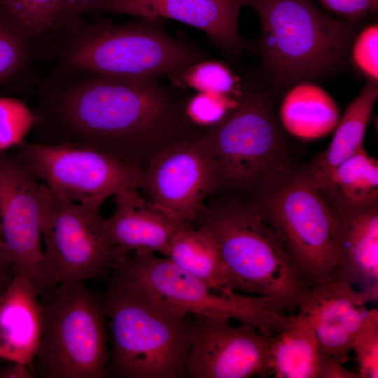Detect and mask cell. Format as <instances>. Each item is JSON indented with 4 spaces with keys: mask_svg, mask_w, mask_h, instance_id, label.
<instances>
[{
    "mask_svg": "<svg viewBox=\"0 0 378 378\" xmlns=\"http://www.w3.org/2000/svg\"><path fill=\"white\" fill-rule=\"evenodd\" d=\"M35 114L43 130L36 143L90 146L142 172L180 140L183 123L177 104L154 78L96 76L52 96Z\"/></svg>",
    "mask_w": 378,
    "mask_h": 378,
    "instance_id": "cell-1",
    "label": "cell"
},
{
    "mask_svg": "<svg viewBox=\"0 0 378 378\" xmlns=\"http://www.w3.org/2000/svg\"><path fill=\"white\" fill-rule=\"evenodd\" d=\"M252 7L261 28L260 52L266 78L274 87L323 79L340 70L354 30L312 0H238Z\"/></svg>",
    "mask_w": 378,
    "mask_h": 378,
    "instance_id": "cell-2",
    "label": "cell"
},
{
    "mask_svg": "<svg viewBox=\"0 0 378 378\" xmlns=\"http://www.w3.org/2000/svg\"><path fill=\"white\" fill-rule=\"evenodd\" d=\"M103 298L112 342L106 377H188L186 314L111 279Z\"/></svg>",
    "mask_w": 378,
    "mask_h": 378,
    "instance_id": "cell-3",
    "label": "cell"
},
{
    "mask_svg": "<svg viewBox=\"0 0 378 378\" xmlns=\"http://www.w3.org/2000/svg\"><path fill=\"white\" fill-rule=\"evenodd\" d=\"M192 225L214 237L234 292L266 298L286 312L298 309L310 286L255 206L205 204Z\"/></svg>",
    "mask_w": 378,
    "mask_h": 378,
    "instance_id": "cell-4",
    "label": "cell"
},
{
    "mask_svg": "<svg viewBox=\"0 0 378 378\" xmlns=\"http://www.w3.org/2000/svg\"><path fill=\"white\" fill-rule=\"evenodd\" d=\"M69 46L66 62L73 70L120 78L178 76L204 60L197 48L172 37L161 19L89 26Z\"/></svg>",
    "mask_w": 378,
    "mask_h": 378,
    "instance_id": "cell-5",
    "label": "cell"
},
{
    "mask_svg": "<svg viewBox=\"0 0 378 378\" xmlns=\"http://www.w3.org/2000/svg\"><path fill=\"white\" fill-rule=\"evenodd\" d=\"M217 189L244 192L263 186L282 169L285 144L269 91L250 87L218 124L199 136Z\"/></svg>",
    "mask_w": 378,
    "mask_h": 378,
    "instance_id": "cell-6",
    "label": "cell"
},
{
    "mask_svg": "<svg viewBox=\"0 0 378 378\" xmlns=\"http://www.w3.org/2000/svg\"><path fill=\"white\" fill-rule=\"evenodd\" d=\"M34 360L46 378H103L110 353L103 296L85 282L60 284L43 298Z\"/></svg>",
    "mask_w": 378,
    "mask_h": 378,
    "instance_id": "cell-7",
    "label": "cell"
},
{
    "mask_svg": "<svg viewBox=\"0 0 378 378\" xmlns=\"http://www.w3.org/2000/svg\"><path fill=\"white\" fill-rule=\"evenodd\" d=\"M111 271V279L140 288L184 314L227 316L254 326L268 337L281 328L288 316L264 298L216 292L168 258L149 251L126 253Z\"/></svg>",
    "mask_w": 378,
    "mask_h": 378,
    "instance_id": "cell-8",
    "label": "cell"
},
{
    "mask_svg": "<svg viewBox=\"0 0 378 378\" xmlns=\"http://www.w3.org/2000/svg\"><path fill=\"white\" fill-rule=\"evenodd\" d=\"M43 270L48 294L107 274L125 252L106 239L100 206L61 197L42 183Z\"/></svg>",
    "mask_w": 378,
    "mask_h": 378,
    "instance_id": "cell-9",
    "label": "cell"
},
{
    "mask_svg": "<svg viewBox=\"0 0 378 378\" xmlns=\"http://www.w3.org/2000/svg\"><path fill=\"white\" fill-rule=\"evenodd\" d=\"M256 208L310 286L333 277L338 258L337 213L307 176L280 184Z\"/></svg>",
    "mask_w": 378,
    "mask_h": 378,
    "instance_id": "cell-10",
    "label": "cell"
},
{
    "mask_svg": "<svg viewBox=\"0 0 378 378\" xmlns=\"http://www.w3.org/2000/svg\"><path fill=\"white\" fill-rule=\"evenodd\" d=\"M18 151L38 180L74 202L102 206L107 197L141 186L142 172L90 146L24 141Z\"/></svg>",
    "mask_w": 378,
    "mask_h": 378,
    "instance_id": "cell-11",
    "label": "cell"
},
{
    "mask_svg": "<svg viewBox=\"0 0 378 378\" xmlns=\"http://www.w3.org/2000/svg\"><path fill=\"white\" fill-rule=\"evenodd\" d=\"M224 316L187 314L192 378H249L272 375L270 337L254 326H234Z\"/></svg>",
    "mask_w": 378,
    "mask_h": 378,
    "instance_id": "cell-12",
    "label": "cell"
},
{
    "mask_svg": "<svg viewBox=\"0 0 378 378\" xmlns=\"http://www.w3.org/2000/svg\"><path fill=\"white\" fill-rule=\"evenodd\" d=\"M18 153L0 151V234L15 271L28 276L39 296L48 293L41 244L42 183Z\"/></svg>",
    "mask_w": 378,
    "mask_h": 378,
    "instance_id": "cell-13",
    "label": "cell"
},
{
    "mask_svg": "<svg viewBox=\"0 0 378 378\" xmlns=\"http://www.w3.org/2000/svg\"><path fill=\"white\" fill-rule=\"evenodd\" d=\"M139 189L179 225H192L206 197L217 190L213 165L199 136L161 150L142 172Z\"/></svg>",
    "mask_w": 378,
    "mask_h": 378,
    "instance_id": "cell-14",
    "label": "cell"
},
{
    "mask_svg": "<svg viewBox=\"0 0 378 378\" xmlns=\"http://www.w3.org/2000/svg\"><path fill=\"white\" fill-rule=\"evenodd\" d=\"M377 299L378 286L358 290L332 277L310 286L298 311L309 318L323 350L344 365L368 311L366 304Z\"/></svg>",
    "mask_w": 378,
    "mask_h": 378,
    "instance_id": "cell-15",
    "label": "cell"
},
{
    "mask_svg": "<svg viewBox=\"0 0 378 378\" xmlns=\"http://www.w3.org/2000/svg\"><path fill=\"white\" fill-rule=\"evenodd\" d=\"M238 0H99L92 8L147 18H169L196 27L224 51L236 55L244 47L237 31Z\"/></svg>",
    "mask_w": 378,
    "mask_h": 378,
    "instance_id": "cell-16",
    "label": "cell"
},
{
    "mask_svg": "<svg viewBox=\"0 0 378 378\" xmlns=\"http://www.w3.org/2000/svg\"><path fill=\"white\" fill-rule=\"evenodd\" d=\"M271 373L276 378H358L321 348L309 318L288 314L270 337Z\"/></svg>",
    "mask_w": 378,
    "mask_h": 378,
    "instance_id": "cell-17",
    "label": "cell"
},
{
    "mask_svg": "<svg viewBox=\"0 0 378 378\" xmlns=\"http://www.w3.org/2000/svg\"><path fill=\"white\" fill-rule=\"evenodd\" d=\"M113 214L103 220L108 241L125 251H146L167 257L174 234L181 227L139 192L127 189L115 195Z\"/></svg>",
    "mask_w": 378,
    "mask_h": 378,
    "instance_id": "cell-18",
    "label": "cell"
},
{
    "mask_svg": "<svg viewBox=\"0 0 378 378\" xmlns=\"http://www.w3.org/2000/svg\"><path fill=\"white\" fill-rule=\"evenodd\" d=\"M34 283L15 271L0 296V358L33 365L43 328V308Z\"/></svg>",
    "mask_w": 378,
    "mask_h": 378,
    "instance_id": "cell-19",
    "label": "cell"
},
{
    "mask_svg": "<svg viewBox=\"0 0 378 378\" xmlns=\"http://www.w3.org/2000/svg\"><path fill=\"white\" fill-rule=\"evenodd\" d=\"M335 209L338 258L333 277L344 279L360 290L378 286L377 202Z\"/></svg>",
    "mask_w": 378,
    "mask_h": 378,
    "instance_id": "cell-20",
    "label": "cell"
},
{
    "mask_svg": "<svg viewBox=\"0 0 378 378\" xmlns=\"http://www.w3.org/2000/svg\"><path fill=\"white\" fill-rule=\"evenodd\" d=\"M378 97L377 81L369 79L338 122L334 136L307 176L322 194L334 169L363 148L366 128Z\"/></svg>",
    "mask_w": 378,
    "mask_h": 378,
    "instance_id": "cell-21",
    "label": "cell"
},
{
    "mask_svg": "<svg viewBox=\"0 0 378 378\" xmlns=\"http://www.w3.org/2000/svg\"><path fill=\"white\" fill-rule=\"evenodd\" d=\"M167 258L216 292L237 293L230 286L218 245L206 228L193 225L180 227L172 239Z\"/></svg>",
    "mask_w": 378,
    "mask_h": 378,
    "instance_id": "cell-22",
    "label": "cell"
},
{
    "mask_svg": "<svg viewBox=\"0 0 378 378\" xmlns=\"http://www.w3.org/2000/svg\"><path fill=\"white\" fill-rule=\"evenodd\" d=\"M291 87L280 107L284 129L302 139H318L332 131L340 117L333 99L311 81H302Z\"/></svg>",
    "mask_w": 378,
    "mask_h": 378,
    "instance_id": "cell-23",
    "label": "cell"
},
{
    "mask_svg": "<svg viewBox=\"0 0 378 378\" xmlns=\"http://www.w3.org/2000/svg\"><path fill=\"white\" fill-rule=\"evenodd\" d=\"M324 193L336 199L340 207L361 206L377 202L378 162L360 148L332 172Z\"/></svg>",
    "mask_w": 378,
    "mask_h": 378,
    "instance_id": "cell-24",
    "label": "cell"
},
{
    "mask_svg": "<svg viewBox=\"0 0 378 378\" xmlns=\"http://www.w3.org/2000/svg\"><path fill=\"white\" fill-rule=\"evenodd\" d=\"M11 17L31 36L58 24L63 0H2Z\"/></svg>",
    "mask_w": 378,
    "mask_h": 378,
    "instance_id": "cell-25",
    "label": "cell"
},
{
    "mask_svg": "<svg viewBox=\"0 0 378 378\" xmlns=\"http://www.w3.org/2000/svg\"><path fill=\"white\" fill-rule=\"evenodd\" d=\"M36 121L35 113L22 101L0 97V151L22 144Z\"/></svg>",
    "mask_w": 378,
    "mask_h": 378,
    "instance_id": "cell-26",
    "label": "cell"
},
{
    "mask_svg": "<svg viewBox=\"0 0 378 378\" xmlns=\"http://www.w3.org/2000/svg\"><path fill=\"white\" fill-rule=\"evenodd\" d=\"M178 76H182L183 81L198 92L229 96L235 87V78L231 71L215 61H200Z\"/></svg>",
    "mask_w": 378,
    "mask_h": 378,
    "instance_id": "cell-27",
    "label": "cell"
},
{
    "mask_svg": "<svg viewBox=\"0 0 378 378\" xmlns=\"http://www.w3.org/2000/svg\"><path fill=\"white\" fill-rule=\"evenodd\" d=\"M360 378L378 377V309L368 310L354 339Z\"/></svg>",
    "mask_w": 378,
    "mask_h": 378,
    "instance_id": "cell-28",
    "label": "cell"
},
{
    "mask_svg": "<svg viewBox=\"0 0 378 378\" xmlns=\"http://www.w3.org/2000/svg\"><path fill=\"white\" fill-rule=\"evenodd\" d=\"M236 104L232 105L229 96L198 92L189 100L186 113L195 123L213 127L220 122Z\"/></svg>",
    "mask_w": 378,
    "mask_h": 378,
    "instance_id": "cell-29",
    "label": "cell"
},
{
    "mask_svg": "<svg viewBox=\"0 0 378 378\" xmlns=\"http://www.w3.org/2000/svg\"><path fill=\"white\" fill-rule=\"evenodd\" d=\"M378 26L372 24L365 27L354 40L351 59L356 67L369 79L378 78Z\"/></svg>",
    "mask_w": 378,
    "mask_h": 378,
    "instance_id": "cell-30",
    "label": "cell"
},
{
    "mask_svg": "<svg viewBox=\"0 0 378 378\" xmlns=\"http://www.w3.org/2000/svg\"><path fill=\"white\" fill-rule=\"evenodd\" d=\"M25 57V46L21 38L0 24V80L20 68Z\"/></svg>",
    "mask_w": 378,
    "mask_h": 378,
    "instance_id": "cell-31",
    "label": "cell"
},
{
    "mask_svg": "<svg viewBox=\"0 0 378 378\" xmlns=\"http://www.w3.org/2000/svg\"><path fill=\"white\" fill-rule=\"evenodd\" d=\"M323 8L347 20L361 18L369 12L377 13L378 0H316Z\"/></svg>",
    "mask_w": 378,
    "mask_h": 378,
    "instance_id": "cell-32",
    "label": "cell"
},
{
    "mask_svg": "<svg viewBox=\"0 0 378 378\" xmlns=\"http://www.w3.org/2000/svg\"><path fill=\"white\" fill-rule=\"evenodd\" d=\"M99 0H63L58 25L76 24L79 17Z\"/></svg>",
    "mask_w": 378,
    "mask_h": 378,
    "instance_id": "cell-33",
    "label": "cell"
},
{
    "mask_svg": "<svg viewBox=\"0 0 378 378\" xmlns=\"http://www.w3.org/2000/svg\"><path fill=\"white\" fill-rule=\"evenodd\" d=\"M10 365L0 370V378H32L34 376L33 365L10 362Z\"/></svg>",
    "mask_w": 378,
    "mask_h": 378,
    "instance_id": "cell-34",
    "label": "cell"
},
{
    "mask_svg": "<svg viewBox=\"0 0 378 378\" xmlns=\"http://www.w3.org/2000/svg\"><path fill=\"white\" fill-rule=\"evenodd\" d=\"M14 269L11 255L0 234V273Z\"/></svg>",
    "mask_w": 378,
    "mask_h": 378,
    "instance_id": "cell-35",
    "label": "cell"
},
{
    "mask_svg": "<svg viewBox=\"0 0 378 378\" xmlns=\"http://www.w3.org/2000/svg\"><path fill=\"white\" fill-rule=\"evenodd\" d=\"M15 273V269L0 273V296L9 285Z\"/></svg>",
    "mask_w": 378,
    "mask_h": 378,
    "instance_id": "cell-36",
    "label": "cell"
}]
</instances>
